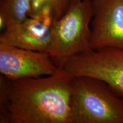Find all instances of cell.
I'll return each instance as SVG.
<instances>
[{
  "mask_svg": "<svg viewBox=\"0 0 123 123\" xmlns=\"http://www.w3.org/2000/svg\"><path fill=\"white\" fill-rule=\"evenodd\" d=\"M74 76L64 68L53 74L12 80L10 123H70Z\"/></svg>",
  "mask_w": 123,
  "mask_h": 123,
  "instance_id": "1",
  "label": "cell"
},
{
  "mask_svg": "<svg viewBox=\"0 0 123 123\" xmlns=\"http://www.w3.org/2000/svg\"><path fill=\"white\" fill-rule=\"evenodd\" d=\"M32 0H0V29L21 22L30 15Z\"/></svg>",
  "mask_w": 123,
  "mask_h": 123,
  "instance_id": "8",
  "label": "cell"
},
{
  "mask_svg": "<svg viewBox=\"0 0 123 123\" xmlns=\"http://www.w3.org/2000/svg\"><path fill=\"white\" fill-rule=\"evenodd\" d=\"M58 69L46 52L0 43V73L12 80L47 76Z\"/></svg>",
  "mask_w": 123,
  "mask_h": 123,
  "instance_id": "6",
  "label": "cell"
},
{
  "mask_svg": "<svg viewBox=\"0 0 123 123\" xmlns=\"http://www.w3.org/2000/svg\"><path fill=\"white\" fill-rule=\"evenodd\" d=\"M12 81L2 74L0 75V123H10L8 105Z\"/></svg>",
  "mask_w": 123,
  "mask_h": 123,
  "instance_id": "10",
  "label": "cell"
},
{
  "mask_svg": "<svg viewBox=\"0 0 123 123\" xmlns=\"http://www.w3.org/2000/svg\"><path fill=\"white\" fill-rule=\"evenodd\" d=\"M64 68L74 76H89L104 81L123 98V49L106 47L70 58Z\"/></svg>",
  "mask_w": 123,
  "mask_h": 123,
  "instance_id": "4",
  "label": "cell"
},
{
  "mask_svg": "<svg viewBox=\"0 0 123 123\" xmlns=\"http://www.w3.org/2000/svg\"><path fill=\"white\" fill-rule=\"evenodd\" d=\"M92 50L123 49V0H92Z\"/></svg>",
  "mask_w": 123,
  "mask_h": 123,
  "instance_id": "7",
  "label": "cell"
},
{
  "mask_svg": "<svg viewBox=\"0 0 123 123\" xmlns=\"http://www.w3.org/2000/svg\"><path fill=\"white\" fill-rule=\"evenodd\" d=\"M92 17V0H81L61 19L54 21L46 53L58 68H64L75 55L93 50L90 27Z\"/></svg>",
  "mask_w": 123,
  "mask_h": 123,
  "instance_id": "3",
  "label": "cell"
},
{
  "mask_svg": "<svg viewBox=\"0 0 123 123\" xmlns=\"http://www.w3.org/2000/svg\"><path fill=\"white\" fill-rule=\"evenodd\" d=\"M70 105V123H123V98L97 78L74 76Z\"/></svg>",
  "mask_w": 123,
  "mask_h": 123,
  "instance_id": "2",
  "label": "cell"
},
{
  "mask_svg": "<svg viewBox=\"0 0 123 123\" xmlns=\"http://www.w3.org/2000/svg\"><path fill=\"white\" fill-rule=\"evenodd\" d=\"M54 20L45 7L21 22L8 24L0 35V43L28 50L47 52Z\"/></svg>",
  "mask_w": 123,
  "mask_h": 123,
  "instance_id": "5",
  "label": "cell"
},
{
  "mask_svg": "<svg viewBox=\"0 0 123 123\" xmlns=\"http://www.w3.org/2000/svg\"><path fill=\"white\" fill-rule=\"evenodd\" d=\"M81 0H32L30 15L45 7H50L54 21L61 19L75 5ZM29 15V16H30Z\"/></svg>",
  "mask_w": 123,
  "mask_h": 123,
  "instance_id": "9",
  "label": "cell"
}]
</instances>
